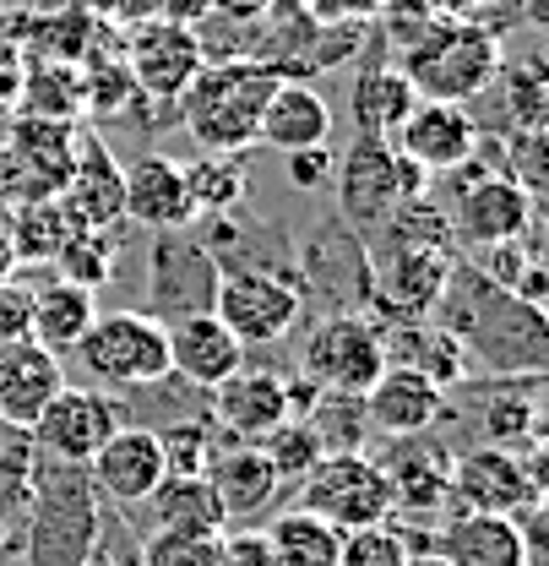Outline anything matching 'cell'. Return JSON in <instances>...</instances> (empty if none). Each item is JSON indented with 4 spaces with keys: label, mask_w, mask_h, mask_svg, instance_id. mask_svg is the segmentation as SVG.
<instances>
[{
    "label": "cell",
    "mask_w": 549,
    "mask_h": 566,
    "mask_svg": "<svg viewBox=\"0 0 549 566\" xmlns=\"http://www.w3.org/2000/svg\"><path fill=\"white\" fill-rule=\"evenodd\" d=\"M141 506H147V523L163 534H207V539L229 534V517L207 480H163Z\"/></svg>",
    "instance_id": "obj_33"
},
{
    "label": "cell",
    "mask_w": 549,
    "mask_h": 566,
    "mask_svg": "<svg viewBox=\"0 0 549 566\" xmlns=\"http://www.w3.org/2000/svg\"><path fill=\"white\" fill-rule=\"evenodd\" d=\"M409 566H446L435 551H419V556H409Z\"/></svg>",
    "instance_id": "obj_54"
},
{
    "label": "cell",
    "mask_w": 549,
    "mask_h": 566,
    "mask_svg": "<svg viewBox=\"0 0 549 566\" xmlns=\"http://www.w3.org/2000/svg\"><path fill=\"white\" fill-rule=\"evenodd\" d=\"M104 528V501L93 491L87 469L71 463H39L28 474V528H22V556L28 566H82Z\"/></svg>",
    "instance_id": "obj_5"
},
{
    "label": "cell",
    "mask_w": 549,
    "mask_h": 566,
    "mask_svg": "<svg viewBox=\"0 0 549 566\" xmlns=\"http://www.w3.org/2000/svg\"><path fill=\"white\" fill-rule=\"evenodd\" d=\"M82 115L115 120L137 109V82L126 71V55H82Z\"/></svg>",
    "instance_id": "obj_37"
},
{
    "label": "cell",
    "mask_w": 549,
    "mask_h": 566,
    "mask_svg": "<svg viewBox=\"0 0 549 566\" xmlns=\"http://www.w3.org/2000/svg\"><path fill=\"white\" fill-rule=\"evenodd\" d=\"M207 485H212V495H218V506H223L229 523H256L277 501V491H283V480H277V469L267 463V452L251 447V441L223 447L212 458V469H207Z\"/></svg>",
    "instance_id": "obj_27"
},
{
    "label": "cell",
    "mask_w": 549,
    "mask_h": 566,
    "mask_svg": "<svg viewBox=\"0 0 549 566\" xmlns=\"http://www.w3.org/2000/svg\"><path fill=\"white\" fill-rule=\"evenodd\" d=\"M6 234H11V251L17 262H55L61 245L71 240V223L61 202H11V218H0Z\"/></svg>",
    "instance_id": "obj_36"
},
{
    "label": "cell",
    "mask_w": 549,
    "mask_h": 566,
    "mask_svg": "<svg viewBox=\"0 0 549 566\" xmlns=\"http://www.w3.org/2000/svg\"><path fill=\"white\" fill-rule=\"evenodd\" d=\"M539 387H545V376H506V387H495V398L484 403V415H479L484 447L528 452V447H539V441H545Z\"/></svg>",
    "instance_id": "obj_32"
},
{
    "label": "cell",
    "mask_w": 549,
    "mask_h": 566,
    "mask_svg": "<svg viewBox=\"0 0 549 566\" xmlns=\"http://www.w3.org/2000/svg\"><path fill=\"white\" fill-rule=\"evenodd\" d=\"M87 480H93L98 501L141 506L147 495L169 480V474H163V452H158V430H147V424H120V430L93 452Z\"/></svg>",
    "instance_id": "obj_18"
},
{
    "label": "cell",
    "mask_w": 549,
    "mask_h": 566,
    "mask_svg": "<svg viewBox=\"0 0 549 566\" xmlns=\"http://www.w3.org/2000/svg\"><path fill=\"white\" fill-rule=\"evenodd\" d=\"M126 218L152 234H180L197 223V202L186 186V164L169 153H141L126 164Z\"/></svg>",
    "instance_id": "obj_21"
},
{
    "label": "cell",
    "mask_w": 549,
    "mask_h": 566,
    "mask_svg": "<svg viewBox=\"0 0 549 566\" xmlns=\"http://www.w3.org/2000/svg\"><path fill=\"white\" fill-rule=\"evenodd\" d=\"M61 208L76 229H115L126 218V164H115L104 137L93 132L76 137V164L61 191Z\"/></svg>",
    "instance_id": "obj_20"
},
{
    "label": "cell",
    "mask_w": 549,
    "mask_h": 566,
    "mask_svg": "<svg viewBox=\"0 0 549 566\" xmlns=\"http://www.w3.org/2000/svg\"><path fill=\"white\" fill-rule=\"evenodd\" d=\"M120 403H115V392H98V387H82V381H66L55 398H50V409L33 420V447L50 458V463H71V469H87L93 463V452L120 430Z\"/></svg>",
    "instance_id": "obj_14"
},
{
    "label": "cell",
    "mask_w": 549,
    "mask_h": 566,
    "mask_svg": "<svg viewBox=\"0 0 549 566\" xmlns=\"http://www.w3.org/2000/svg\"><path fill=\"white\" fill-rule=\"evenodd\" d=\"M17 268H22V262H17V251H11V234H6V223H0V283L17 279Z\"/></svg>",
    "instance_id": "obj_53"
},
{
    "label": "cell",
    "mask_w": 549,
    "mask_h": 566,
    "mask_svg": "<svg viewBox=\"0 0 549 566\" xmlns=\"http://www.w3.org/2000/svg\"><path fill=\"white\" fill-rule=\"evenodd\" d=\"M430 551L446 566H539L522 523L489 512H452Z\"/></svg>",
    "instance_id": "obj_24"
},
{
    "label": "cell",
    "mask_w": 549,
    "mask_h": 566,
    "mask_svg": "<svg viewBox=\"0 0 549 566\" xmlns=\"http://www.w3.org/2000/svg\"><path fill=\"white\" fill-rule=\"evenodd\" d=\"M158 452H163V474L169 480H207V469L218 458V436L202 420L169 424V430H158Z\"/></svg>",
    "instance_id": "obj_41"
},
{
    "label": "cell",
    "mask_w": 549,
    "mask_h": 566,
    "mask_svg": "<svg viewBox=\"0 0 549 566\" xmlns=\"http://www.w3.org/2000/svg\"><path fill=\"white\" fill-rule=\"evenodd\" d=\"M387 485H392V506L398 512H441L452 501V463L457 452L441 436H398L387 441V458H376Z\"/></svg>",
    "instance_id": "obj_17"
},
{
    "label": "cell",
    "mask_w": 549,
    "mask_h": 566,
    "mask_svg": "<svg viewBox=\"0 0 549 566\" xmlns=\"http://www.w3.org/2000/svg\"><path fill=\"white\" fill-rule=\"evenodd\" d=\"M186 186H191L197 218H223V212L240 208V197H245V169H240V158L202 153L197 164H186Z\"/></svg>",
    "instance_id": "obj_40"
},
{
    "label": "cell",
    "mask_w": 549,
    "mask_h": 566,
    "mask_svg": "<svg viewBox=\"0 0 549 566\" xmlns=\"http://www.w3.org/2000/svg\"><path fill=\"white\" fill-rule=\"evenodd\" d=\"M392 147L413 158L424 175H452L463 169L474 153H479V120L463 109V104H435V98H419L413 115L403 120V132L392 137Z\"/></svg>",
    "instance_id": "obj_19"
},
{
    "label": "cell",
    "mask_w": 549,
    "mask_h": 566,
    "mask_svg": "<svg viewBox=\"0 0 549 566\" xmlns=\"http://www.w3.org/2000/svg\"><path fill=\"white\" fill-rule=\"evenodd\" d=\"M452 234L457 245L468 240L474 251L484 245H506V240H528L534 234V186L500 164H484L479 153L452 169Z\"/></svg>",
    "instance_id": "obj_7"
},
{
    "label": "cell",
    "mask_w": 549,
    "mask_h": 566,
    "mask_svg": "<svg viewBox=\"0 0 549 566\" xmlns=\"http://www.w3.org/2000/svg\"><path fill=\"white\" fill-rule=\"evenodd\" d=\"M305 424L316 430L321 452H365V441H370L359 392H316V403L305 409Z\"/></svg>",
    "instance_id": "obj_38"
},
{
    "label": "cell",
    "mask_w": 549,
    "mask_h": 566,
    "mask_svg": "<svg viewBox=\"0 0 549 566\" xmlns=\"http://www.w3.org/2000/svg\"><path fill=\"white\" fill-rule=\"evenodd\" d=\"M169 327V365L175 376H186L191 387H223L240 365H245V344L212 316V311H191V316H175L163 322Z\"/></svg>",
    "instance_id": "obj_25"
},
{
    "label": "cell",
    "mask_w": 549,
    "mask_h": 566,
    "mask_svg": "<svg viewBox=\"0 0 549 566\" xmlns=\"http://www.w3.org/2000/svg\"><path fill=\"white\" fill-rule=\"evenodd\" d=\"M365 420H370V436H387V441L424 436L446 420V392L409 365H387L376 387L365 392Z\"/></svg>",
    "instance_id": "obj_22"
},
{
    "label": "cell",
    "mask_w": 549,
    "mask_h": 566,
    "mask_svg": "<svg viewBox=\"0 0 549 566\" xmlns=\"http://www.w3.org/2000/svg\"><path fill=\"white\" fill-rule=\"evenodd\" d=\"M446 322V333L463 344V354H474L479 365L500 370V376H545V311L522 305L517 294L495 289L474 262H457L452 279L441 289L435 305Z\"/></svg>",
    "instance_id": "obj_2"
},
{
    "label": "cell",
    "mask_w": 549,
    "mask_h": 566,
    "mask_svg": "<svg viewBox=\"0 0 549 566\" xmlns=\"http://www.w3.org/2000/svg\"><path fill=\"white\" fill-rule=\"evenodd\" d=\"M398 71L413 82L419 98H435V104H468L489 93L506 71L500 55V39L479 28V22H463V17H424L403 44V61Z\"/></svg>",
    "instance_id": "obj_4"
},
{
    "label": "cell",
    "mask_w": 549,
    "mask_h": 566,
    "mask_svg": "<svg viewBox=\"0 0 549 566\" xmlns=\"http://www.w3.org/2000/svg\"><path fill=\"white\" fill-rule=\"evenodd\" d=\"M256 447L267 452V463L277 469V480H283V485H305V480H310V469L327 458V452H321V441H316V430H310L305 420H283L273 436H262Z\"/></svg>",
    "instance_id": "obj_42"
},
{
    "label": "cell",
    "mask_w": 549,
    "mask_h": 566,
    "mask_svg": "<svg viewBox=\"0 0 549 566\" xmlns=\"http://www.w3.org/2000/svg\"><path fill=\"white\" fill-rule=\"evenodd\" d=\"M277 82H283V71L273 61H245V55L207 61L175 115L186 120V132L202 153L240 158L262 132V109H267Z\"/></svg>",
    "instance_id": "obj_3"
},
{
    "label": "cell",
    "mask_w": 549,
    "mask_h": 566,
    "mask_svg": "<svg viewBox=\"0 0 549 566\" xmlns=\"http://www.w3.org/2000/svg\"><path fill=\"white\" fill-rule=\"evenodd\" d=\"M262 534H267V545H273L277 566H338V551H344V528H332V523H327L321 512H310V506L277 512Z\"/></svg>",
    "instance_id": "obj_34"
},
{
    "label": "cell",
    "mask_w": 549,
    "mask_h": 566,
    "mask_svg": "<svg viewBox=\"0 0 549 566\" xmlns=\"http://www.w3.org/2000/svg\"><path fill=\"white\" fill-rule=\"evenodd\" d=\"M283 158H288V186H299V191L332 186V169H338L332 142H327V147H305V153H283Z\"/></svg>",
    "instance_id": "obj_47"
},
{
    "label": "cell",
    "mask_w": 549,
    "mask_h": 566,
    "mask_svg": "<svg viewBox=\"0 0 549 566\" xmlns=\"http://www.w3.org/2000/svg\"><path fill=\"white\" fill-rule=\"evenodd\" d=\"M120 55H126V71L137 82V104H158V109H180L186 87L207 66L202 33L186 28V22H169V17H152V22L131 28V44Z\"/></svg>",
    "instance_id": "obj_13"
},
{
    "label": "cell",
    "mask_w": 549,
    "mask_h": 566,
    "mask_svg": "<svg viewBox=\"0 0 549 566\" xmlns=\"http://www.w3.org/2000/svg\"><path fill=\"white\" fill-rule=\"evenodd\" d=\"M93 322H98V294H93V289H76V283H66V279L33 289V322H28V338H33L39 349H50L55 359L76 354V344L87 338Z\"/></svg>",
    "instance_id": "obj_29"
},
{
    "label": "cell",
    "mask_w": 549,
    "mask_h": 566,
    "mask_svg": "<svg viewBox=\"0 0 549 566\" xmlns=\"http://www.w3.org/2000/svg\"><path fill=\"white\" fill-rule=\"evenodd\" d=\"M212 420L218 430H229L234 441H262L277 424L288 420V376L277 370H251L240 365L223 387H212Z\"/></svg>",
    "instance_id": "obj_23"
},
{
    "label": "cell",
    "mask_w": 549,
    "mask_h": 566,
    "mask_svg": "<svg viewBox=\"0 0 549 566\" xmlns=\"http://www.w3.org/2000/svg\"><path fill=\"white\" fill-rule=\"evenodd\" d=\"M28 322H33V289L6 279L0 283V349L6 344H22L28 338Z\"/></svg>",
    "instance_id": "obj_45"
},
{
    "label": "cell",
    "mask_w": 549,
    "mask_h": 566,
    "mask_svg": "<svg viewBox=\"0 0 549 566\" xmlns=\"http://www.w3.org/2000/svg\"><path fill=\"white\" fill-rule=\"evenodd\" d=\"M76 164V126L11 115L0 142V202H61Z\"/></svg>",
    "instance_id": "obj_11"
},
{
    "label": "cell",
    "mask_w": 549,
    "mask_h": 566,
    "mask_svg": "<svg viewBox=\"0 0 549 566\" xmlns=\"http://www.w3.org/2000/svg\"><path fill=\"white\" fill-rule=\"evenodd\" d=\"M141 566H223V534H163L152 528L141 539Z\"/></svg>",
    "instance_id": "obj_44"
},
{
    "label": "cell",
    "mask_w": 549,
    "mask_h": 566,
    "mask_svg": "<svg viewBox=\"0 0 549 566\" xmlns=\"http://www.w3.org/2000/svg\"><path fill=\"white\" fill-rule=\"evenodd\" d=\"M82 566H141V539H131L120 523L109 528H98V539H93V551L82 556Z\"/></svg>",
    "instance_id": "obj_48"
},
{
    "label": "cell",
    "mask_w": 549,
    "mask_h": 566,
    "mask_svg": "<svg viewBox=\"0 0 549 566\" xmlns=\"http://www.w3.org/2000/svg\"><path fill=\"white\" fill-rule=\"evenodd\" d=\"M212 316L245 344L273 349L305 316V289L277 268H223L212 289Z\"/></svg>",
    "instance_id": "obj_8"
},
{
    "label": "cell",
    "mask_w": 549,
    "mask_h": 566,
    "mask_svg": "<svg viewBox=\"0 0 549 566\" xmlns=\"http://www.w3.org/2000/svg\"><path fill=\"white\" fill-rule=\"evenodd\" d=\"M82 370L93 376L98 392H137L175 376L169 365V327L152 311H109L87 327L76 344Z\"/></svg>",
    "instance_id": "obj_6"
},
{
    "label": "cell",
    "mask_w": 549,
    "mask_h": 566,
    "mask_svg": "<svg viewBox=\"0 0 549 566\" xmlns=\"http://www.w3.org/2000/svg\"><path fill=\"white\" fill-rule=\"evenodd\" d=\"M277 6H283V0H207V11H218V17H229V22H262Z\"/></svg>",
    "instance_id": "obj_51"
},
{
    "label": "cell",
    "mask_w": 549,
    "mask_h": 566,
    "mask_svg": "<svg viewBox=\"0 0 549 566\" xmlns=\"http://www.w3.org/2000/svg\"><path fill=\"white\" fill-rule=\"evenodd\" d=\"M299 506L321 512L332 528H376V523H392L398 506H392V485L381 474V463L370 452H327L310 480L299 485Z\"/></svg>",
    "instance_id": "obj_12"
},
{
    "label": "cell",
    "mask_w": 549,
    "mask_h": 566,
    "mask_svg": "<svg viewBox=\"0 0 549 566\" xmlns=\"http://www.w3.org/2000/svg\"><path fill=\"white\" fill-rule=\"evenodd\" d=\"M376 251H365L370 262V305L387 316L381 327L398 322H424L441 305V289L452 279V268L463 262L452 218L430 202L398 208L376 229Z\"/></svg>",
    "instance_id": "obj_1"
},
{
    "label": "cell",
    "mask_w": 549,
    "mask_h": 566,
    "mask_svg": "<svg viewBox=\"0 0 549 566\" xmlns=\"http://www.w3.org/2000/svg\"><path fill=\"white\" fill-rule=\"evenodd\" d=\"M223 262L197 245L186 229L180 234H158L152 245V316L158 322H175V316H191V311H212V289H218Z\"/></svg>",
    "instance_id": "obj_16"
},
{
    "label": "cell",
    "mask_w": 549,
    "mask_h": 566,
    "mask_svg": "<svg viewBox=\"0 0 549 566\" xmlns=\"http://www.w3.org/2000/svg\"><path fill=\"white\" fill-rule=\"evenodd\" d=\"M545 506V441L522 452L474 447L452 463V512H489V517H528Z\"/></svg>",
    "instance_id": "obj_9"
},
{
    "label": "cell",
    "mask_w": 549,
    "mask_h": 566,
    "mask_svg": "<svg viewBox=\"0 0 549 566\" xmlns=\"http://www.w3.org/2000/svg\"><path fill=\"white\" fill-rule=\"evenodd\" d=\"M338 212H344L348 229H381L392 212L403 208V191H398V147L381 137H353L338 169Z\"/></svg>",
    "instance_id": "obj_15"
},
{
    "label": "cell",
    "mask_w": 549,
    "mask_h": 566,
    "mask_svg": "<svg viewBox=\"0 0 549 566\" xmlns=\"http://www.w3.org/2000/svg\"><path fill=\"white\" fill-rule=\"evenodd\" d=\"M76 11H87L98 28H141L158 17V0H71Z\"/></svg>",
    "instance_id": "obj_46"
},
{
    "label": "cell",
    "mask_w": 549,
    "mask_h": 566,
    "mask_svg": "<svg viewBox=\"0 0 549 566\" xmlns=\"http://www.w3.org/2000/svg\"><path fill=\"white\" fill-rule=\"evenodd\" d=\"M17 115H28V120H55V126H76V115H82V71L71 66V61L22 66Z\"/></svg>",
    "instance_id": "obj_35"
},
{
    "label": "cell",
    "mask_w": 549,
    "mask_h": 566,
    "mask_svg": "<svg viewBox=\"0 0 549 566\" xmlns=\"http://www.w3.org/2000/svg\"><path fill=\"white\" fill-rule=\"evenodd\" d=\"M387 0H299V11L316 22V28H332V22H365L376 17Z\"/></svg>",
    "instance_id": "obj_50"
},
{
    "label": "cell",
    "mask_w": 549,
    "mask_h": 566,
    "mask_svg": "<svg viewBox=\"0 0 549 566\" xmlns=\"http://www.w3.org/2000/svg\"><path fill=\"white\" fill-rule=\"evenodd\" d=\"M413 545L403 528L392 523H376V528H353L344 534V551H338V566H409Z\"/></svg>",
    "instance_id": "obj_43"
},
{
    "label": "cell",
    "mask_w": 549,
    "mask_h": 566,
    "mask_svg": "<svg viewBox=\"0 0 549 566\" xmlns=\"http://www.w3.org/2000/svg\"><path fill=\"white\" fill-rule=\"evenodd\" d=\"M413 104H419V93H413V82L398 66H365L359 82H353V93H348L353 132L359 137H381V142H392L403 132Z\"/></svg>",
    "instance_id": "obj_31"
},
{
    "label": "cell",
    "mask_w": 549,
    "mask_h": 566,
    "mask_svg": "<svg viewBox=\"0 0 549 566\" xmlns=\"http://www.w3.org/2000/svg\"><path fill=\"white\" fill-rule=\"evenodd\" d=\"M387 365H409L424 381H435L441 392L468 381V354L446 327H424V322H398L387 327Z\"/></svg>",
    "instance_id": "obj_30"
},
{
    "label": "cell",
    "mask_w": 549,
    "mask_h": 566,
    "mask_svg": "<svg viewBox=\"0 0 549 566\" xmlns=\"http://www.w3.org/2000/svg\"><path fill=\"white\" fill-rule=\"evenodd\" d=\"M223 566H277L267 534L251 528V523H245V528H229V534H223Z\"/></svg>",
    "instance_id": "obj_49"
},
{
    "label": "cell",
    "mask_w": 549,
    "mask_h": 566,
    "mask_svg": "<svg viewBox=\"0 0 549 566\" xmlns=\"http://www.w3.org/2000/svg\"><path fill=\"white\" fill-rule=\"evenodd\" d=\"M115 256H120V240H115V229H71V240L61 245V256H55V268H61V279L76 283V289H104V283L115 279Z\"/></svg>",
    "instance_id": "obj_39"
},
{
    "label": "cell",
    "mask_w": 549,
    "mask_h": 566,
    "mask_svg": "<svg viewBox=\"0 0 549 566\" xmlns=\"http://www.w3.org/2000/svg\"><path fill=\"white\" fill-rule=\"evenodd\" d=\"M387 370V327L365 311H332L310 327L299 349V376L321 392H370Z\"/></svg>",
    "instance_id": "obj_10"
},
{
    "label": "cell",
    "mask_w": 549,
    "mask_h": 566,
    "mask_svg": "<svg viewBox=\"0 0 549 566\" xmlns=\"http://www.w3.org/2000/svg\"><path fill=\"white\" fill-rule=\"evenodd\" d=\"M158 17H169V22H197V17H207V0H158Z\"/></svg>",
    "instance_id": "obj_52"
},
{
    "label": "cell",
    "mask_w": 549,
    "mask_h": 566,
    "mask_svg": "<svg viewBox=\"0 0 549 566\" xmlns=\"http://www.w3.org/2000/svg\"><path fill=\"white\" fill-rule=\"evenodd\" d=\"M273 153H305V147H327L332 142V104L305 82V76H283L262 109V132Z\"/></svg>",
    "instance_id": "obj_28"
},
{
    "label": "cell",
    "mask_w": 549,
    "mask_h": 566,
    "mask_svg": "<svg viewBox=\"0 0 549 566\" xmlns=\"http://www.w3.org/2000/svg\"><path fill=\"white\" fill-rule=\"evenodd\" d=\"M61 387H66V359L39 349L33 338L0 349V424L33 430V420L50 409Z\"/></svg>",
    "instance_id": "obj_26"
}]
</instances>
